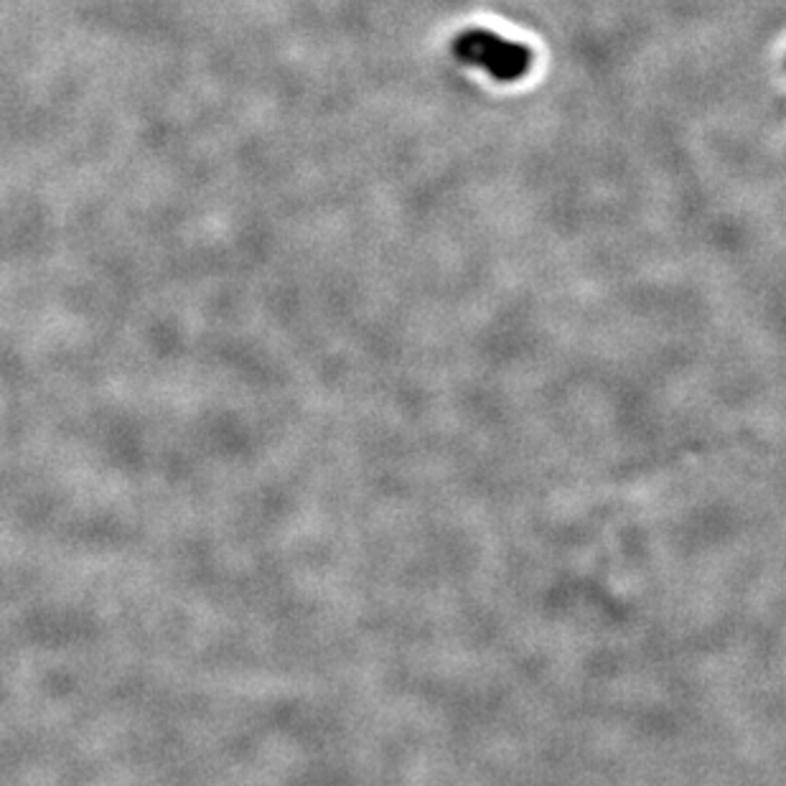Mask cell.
<instances>
[{
  "label": "cell",
  "instance_id": "obj_1",
  "mask_svg": "<svg viewBox=\"0 0 786 786\" xmlns=\"http://www.w3.org/2000/svg\"><path fill=\"white\" fill-rule=\"evenodd\" d=\"M453 54L469 67L486 69L499 82H517L532 64V51L522 44L502 39L494 31L469 28L453 41Z\"/></svg>",
  "mask_w": 786,
  "mask_h": 786
}]
</instances>
